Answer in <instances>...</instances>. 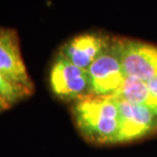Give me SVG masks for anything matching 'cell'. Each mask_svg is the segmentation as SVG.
Instances as JSON below:
<instances>
[{
	"mask_svg": "<svg viewBox=\"0 0 157 157\" xmlns=\"http://www.w3.org/2000/svg\"><path fill=\"white\" fill-rule=\"evenodd\" d=\"M71 113L76 128L86 140L98 144L116 143L120 113L113 98L89 95L73 102Z\"/></svg>",
	"mask_w": 157,
	"mask_h": 157,
	"instance_id": "1",
	"label": "cell"
},
{
	"mask_svg": "<svg viewBox=\"0 0 157 157\" xmlns=\"http://www.w3.org/2000/svg\"><path fill=\"white\" fill-rule=\"evenodd\" d=\"M112 48L120 59L126 76L148 82L157 76V46L136 40H112Z\"/></svg>",
	"mask_w": 157,
	"mask_h": 157,
	"instance_id": "2",
	"label": "cell"
},
{
	"mask_svg": "<svg viewBox=\"0 0 157 157\" xmlns=\"http://www.w3.org/2000/svg\"><path fill=\"white\" fill-rule=\"evenodd\" d=\"M52 92L61 101H77L90 95L87 70L81 69L58 55L50 70Z\"/></svg>",
	"mask_w": 157,
	"mask_h": 157,
	"instance_id": "3",
	"label": "cell"
},
{
	"mask_svg": "<svg viewBox=\"0 0 157 157\" xmlns=\"http://www.w3.org/2000/svg\"><path fill=\"white\" fill-rule=\"evenodd\" d=\"M113 99L120 113V129L116 143L137 141L157 133V115L152 111L144 105Z\"/></svg>",
	"mask_w": 157,
	"mask_h": 157,
	"instance_id": "4",
	"label": "cell"
},
{
	"mask_svg": "<svg viewBox=\"0 0 157 157\" xmlns=\"http://www.w3.org/2000/svg\"><path fill=\"white\" fill-rule=\"evenodd\" d=\"M90 82V95L112 96L118 91L126 79L120 59L112 48L98 57L87 69Z\"/></svg>",
	"mask_w": 157,
	"mask_h": 157,
	"instance_id": "5",
	"label": "cell"
},
{
	"mask_svg": "<svg viewBox=\"0 0 157 157\" xmlns=\"http://www.w3.org/2000/svg\"><path fill=\"white\" fill-rule=\"evenodd\" d=\"M0 73L14 84L34 92L35 85L23 62L15 29L0 28Z\"/></svg>",
	"mask_w": 157,
	"mask_h": 157,
	"instance_id": "6",
	"label": "cell"
},
{
	"mask_svg": "<svg viewBox=\"0 0 157 157\" xmlns=\"http://www.w3.org/2000/svg\"><path fill=\"white\" fill-rule=\"evenodd\" d=\"M112 40L101 34H82L69 40L61 47L60 56L77 67L87 70L92 63L109 49Z\"/></svg>",
	"mask_w": 157,
	"mask_h": 157,
	"instance_id": "7",
	"label": "cell"
},
{
	"mask_svg": "<svg viewBox=\"0 0 157 157\" xmlns=\"http://www.w3.org/2000/svg\"><path fill=\"white\" fill-rule=\"evenodd\" d=\"M112 98L144 105L157 115V98L150 92L147 82L138 78L127 76L122 86Z\"/></svg>",
	"mask_w": 157,
	"mask_h": 157,
	"instance_id": "8",
	"label": "cell"
},
{
	"mask_svg": "<svg viewBox=\"0 0 157 157\" xmlns=\"http://www.w3.org/2000/svg\"><path fill=\"white\" fill-rule=\"evenodd\" d=\"M32 93L29 89L10 82L0 73V98L9 108L29 98Z\"/></svg>",
	"mask_w": 157,
	"mask_h": 157,
	"instance_id": "9",
	"label": "cell"
},
{
	"mask_svg": "<svg viewBox=\"0 0 157 157\" xmlns=\"http://www.w3.org/2000/svg\"><path fill=\"white\" fill-rule=\"evenodd\" d=\"M147 85H148L150 92L157 98V76L153 78L152 80H150V81L147 82Z\"/></svg>",
	"mask_w": 157,
	"mask_h": 157,
	"instance_id": "10",
	"label": "cell"
},
{
	"mask_svg": "<svg viewBox=\"0 0 157 157\" xmlns=\"http://www.w3.org/2000/svg\"><path fill=\"white\" fill-rule=\"evenodd\" d=\"M10 109V108H9V106L5 103V101H3L1 98H0V113L4 112V111H6V109Z\"/></svg>",
	"mask_w": 157,
	"mask_h": 157,
	"instance_id": "11",
	"label": "cell"
}]
</instances>
